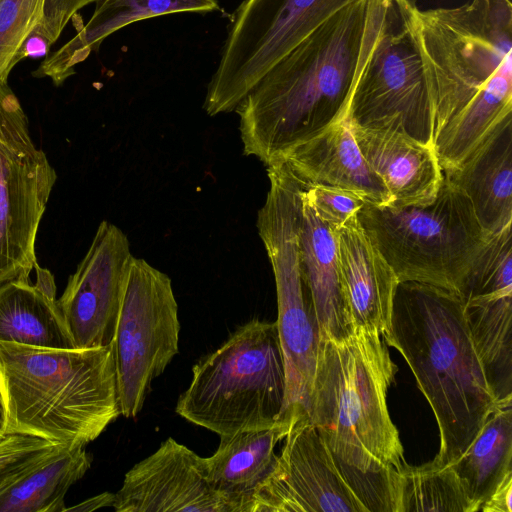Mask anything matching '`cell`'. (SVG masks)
Segmentation results:
<instances>
[{"mask_svg":"<svg viewBox=\"0 0 512 512\" xmlns=\"http://www.w3.org/2000/svg\"><path fill=\"white\" fill-rule=\"evenodd\" d=\"M397 366L375 331L319 338L307 417L379 512H394L393 484L406 464L387 406Z\"/></svg>","mask_w":512,"mask_h":512,"instance_id":"cell-1","label":"cell"},{"mask_svg":"<svg viewBox=\"0 0 512 512\" xmlns=\"http://www.w3.org/2000/svg\"><path fill=\"white\" fill-rule=\"evenodd\" d=\"M371 0L351 3L280 59L235 108L246 156L264 165L348 114Z\"/></svg>","mask_w":512,"mask_h":512,"instance_id":"cell-2","label":"cell"},{"mask_svg":"<svg viewBox=\"0 0 512 512\" xmlns=\"http://www.w3.org/2000/svg\"><path fill=\"white\" fill-rule=\"evenodd\" d=\"M382 338L403 356L434 413L440 446L433 461L451 463L498 406L459 294L400 282L391 327Z\"/></svg>","mask_w":512,"mask_h":512,"instance_id":"cell-3","label":"cell"},{"mask_svg":"<svg viewBox=\"0 0 512 512\" xmlns=\"http://www.w3.org/2000/svg\"><path fill=\"white\" fill-rule=\"evenodd\" d=\"M121 415L112 346L42 348L0 341V428L70 446Z\"/></svg>","mask_w":512,"mask_h":512,"instance_id":"cell-4","label":"cell"},{"mask_svg":"<svg viewBox=\"0 0 512 512\" xmlns=\"http://www.w3.org/2000/svg\"><path fill=\"white\" fill-rule=\"evenodd\" d=\"M285 396L277 323L255 319L193 366L175 411L220 436L274 425L284 417Z\"/></svg>","mask_w":512,"mask_h":512,"instance_id":"cell-5","label":"cell"},{"mask_svg":"<svg viewBox=\"0 0 512 512\" xmlns=\"http://www.w3.org/2000/svg\"><path fill=\"white\" fill-rule=\"evenodd\" d=\"M418 10L414 0H371L348 117L354 125L392 128L434 147Z\"/></svg>","mask_w":512,"mask_h":512,"instance_id":"cell-6","label":"cell"},{"mask_svg":"<svg viewBox=\"0 0 512 512\" xmlns=\"http://www.w3.org/2000/svg\"><path fill=\"white\" fill-rule=\"evenodd\" d=\"M358 218L400 282L429 284L459 294L486 241L467 196L443 173L429 204H365Z\"/></svg>","mask_w":512,"mask_h":512,"instance_id":"cell-7","label":"cell"},{"mask_svg":"<svg viewBox=\"0 0 512 512\" xmlns=\"http://www.w3.org/2000/svg\"><path fill=\"white\" fill-rule=\"evenodd\" d=\"M270 187L257 214V229L276 286V320L286 372L284 415H307L319 328L300 262L301 184L289 173L269 176Z\"/></svg>","mask_w":512,"mask_h":512,"instance_id":"cell-8","label":"cell"},{"mask_svg":"<svg viewBox=\"0 0 512 512\" xmlns=\"http://www.w3.org/2000/svg\"><path fill=\"white\" fill-rule=\"evenodd\" d=\"M359 0H244L231 17L203 108L232 112L287 53L343 7Z\"/></svg>","mask_w":512,"mask_h":512,"instance_id":"cell-9","label":"cell"},{"mask_svg":"<svg viewBox=\"0 0 512 512\" xmlns=\"http://www.w3.org/2000/svg\"><path fill=\"white\" fill-rule=\"evenodd\" d=\"M180 329L170 277L134 257L111 343L124 417L138 415L152 381L178 354Z\"/></svg>","mask_w":512,"mask_h":512,"instance_id":"cell-10","label":"cell"},{"mask_svg":"<svg viewBox=\"0 0 512 512\" xmlns=\"http://www.w3.org/2000/svg\"><path fill=\"white\" fill-rule=\"evenodd\" d=\"M28 124L8 78H0V285L29 280L38 228L57 179Z\"/></svg>","mask_w":512,"mask_h":512,"instance_id":"cell-11","label":"cell"},{"mask_svg":"<svg viewBox=\"0 0 512 512\" xmlns=\"http://www.w3.org/2000/svg\"><path fill=\"white\" fill-rule=\"evenodd\" d=\"M258 487L250 512H373L356 481L309 421L300 417Z\"/></svg>","mask_w":512,"mask_h":512,"instance_id":"cell-12","label":"cell"},{"mask_svg":"<svg viewBox=\"0 0 512 512\" xmlns=\"http://www.w3.org/2000/svg\"><path fill=\"white\" fill-rule=\"evenodd\" d=\"M133 258L126 234L103 220L57 300L75 349L111 345Z\"/></svg>","mask_w":512,"mask_h":512,"instance_id":"cell-13","label":"cell"},{"mask_svg":"<svg viewBox=\"0 0 512 512\" xmlns=\"http://www.w3.org/2000/svg\"><path fill=\"white\" fill-rule=\"evenodd\" d=\"M112 507L116 512H229L207 481L204 457L173 438L125 474Z\"/></svg>","mask_w":512,"mask_h":512,"instance_id":"cell-14","label":"cell"},{"mask_svg":"<svg viewBox=\"0 0 512 512\" xmlns=\"http://www.w3.org/2000/svg\"><path fill=\"white\" fill-rule=\"evenodd\" d=\"M341 288L351 328L363 327L383 337L391 327L400 283L358 215L338 229Z\"/></svg>","mask_w":512,"mask_h":512,"instance_id":"cell-15","label":"cell"},{"mask_svg":"<svg viewBox=\"0 0 512 512\" xmlns=\"http://www.w3.org/2000/svg\"><path fill=\"white\" fill-rule=\"evenodd\" d=\"M284 162L303 185L322 184L351 190L366 204L389 206L390 194L366 163L354 138L348 114L290 148Z\"/></svg>","mask_w":512,"mask_h":512,"instance_id":"cell-16","label":"cell"},{"mask_svg":"<svg viewBox=\"0 0 512 512\" xmlns=\"http://www.w3.org/2000/svg\"><path fill=\"white\" fill-rule=\"evenodd\" d=\"M351 128L366 163L390 194L389 206L426 205L436 198L443 170L433 146L392 128L352 123Z\"/></svg>","mask_w":512,"mask_h":512,"instance_id":"cell-17","label":"cell"},{"mask_svg":"<svg viewBox=\"0 0 512 512\" xmlns=\"http://www.w3.org/2000/svg\"><path fill=\"white\" fill-rule=\"evenodd\" d=\"M304 415H288L272 426L220 435L217 450L204 458L206 478L229 512H250L253 497L272 471L277 444Z\"/></svg>","mask_w":512,"mask_h":512,"instance_id":"cell-18","label":"cell"},{"mask_svg":"<svg viewBox=\"0 0 512 512\" xmlns=\"http://www.w3.org/2000/svg\"><path fill=\"white\" fill-rule=\"evenodd\" d=\"M444 175L469 199L486 236L512 226V118Z\"/></svg>","mask_w":512,"mask_h":512,"instance_id":"cell-19","label":"cell"},{"mask_svg":"<svg viewBox=\"0 0 512 512\" xmlns=\"http://www.w3.org/2000/svg\"><path fill=\"white\" fill-rule=\"evenodd\" d=\"M299 249L302 275L312 300L319 337L339 340L348 336L353 329L341 288L338 229L317 216L303 192Z\"/></svg>","mask_w":512,"mask_h":512,"instance_id":"cell-20","label":"cell"},{"mask_svg":"<svg viewBox=\"0 0 512 512\" xmlns=\"http://www.w3.org/2000/svg\"><path fill=\"white\" fill-rule=\"evenodd\" d=\"M217 0H96L90 20L65 45L47 55L32 73L59 86L111 34L141 20L182 12L219 11Z\"/></svg>","mask_w":512,"mask_h":512,"instance_id":"cell-21","label":"cell"},{"mask_svg":"<svg viewBox=\"0 0 512 512\" xmlns=\"http://www.w3.org/2000/svg\"><path fill=\"white\" fill-rule=\"evenodd\" d=\"M36 282L0 285V341L27 346L75 349L56 299L53 275L35 263Z\"/></svg>","mask_w":512,"mask_h":512,"instance_id":"cell-22","label":"cell"},{"mask_svg":"<svg viewBox=\"0 0 512 512\" xmlns=\"http://www.w3.org/2000/svg\"><path fill=\"white\" fill-rule=\"evenodd\" d=\"M91 462L84 446L55 445L0 488V512H64L68 489Z\"/></svg>","mask_w":512,"mask_h":512,"instance_id":"cell-23","label":"cell"},{"mask_svg":"<svg viewBox=\"0 0 512 512\" xmlns=\"http://www.w3.org/2000/svg\"><path fill=\"white\" fill-rule=\"evenodd\" d=\"M461 300L474 346L498 405H511L512 290L477 294Z\"/></svg>","mask_w":512,"mask_h":512,"instance_id":"cell-24","label":"cell"},{"mask_svg":"<svg viewBox=\"0 0 512 512\" xmlns=\"http://www.w3.org/2000/svg\"><path fill=\"white\" fill-rule=\"evenodd\" d=\"M512 404L498 405L467 449L449 465L478 511L495 487L512 472Z\"/></svg>","mask_w":512,"mask_h":512,"instance_id":"cell-25","label":"cell"},{"mask_svg":"<svg viewBox=\"0 0 512 512\" xmlns=\"http://www.w3.org/2000/svg\"><path fill=\"white\" fill-rule=\"evenodd\" d=\"M478 512L464 484L449 465L433 460L405 464L394 480V512Z\"/></svg>","mask_w":512,"mask_h":512,"instance_id":"cell-26","label":"cell"},{"mask_svg":"<svg viewBox=\"0 0 512 512\" xmlns=\"http://www.w3.org/2000/svg\"><path fill=\"white\" fill-rule=\"evenodd\" d=\"M96 0H44L39 21L18 50L12 62L14 68L26 59H40L49 55L68 22L83 7Z\"/></svg>","mask_w":512,"mask_h":512,"instance_id":"cell-27","label":"cell"},{"mask_svg":"<svg viewBox=\"0 0 512 512\" xmlns=\"http://www.w3.org/2000/svg\"><path fill=\"white\" fill-rule=\"evenodd\" d=\"M44 0H0V78H8L18 50L40 19Z\"/></svg>","mask_w":512,"mask_h":512,"instance_id":"cell-28","label":"cell"},{"mask_svg":"<svg viewBox=\"0 0 512 512\" xmlns=\"http://www.w3.org/2000/svg\"><path fill=\"white\" fill-rule=\"evenodd\" d=\"M303 195L312 205L317 216L336 229H340L357 216L366 204L357 193L329 185H310L305 187Z\"/></svg>","mask_w":512,"mask_h":512,"instance_id":"cell-29","label":"cell"},{"mask_svg":"<svg viewBox=\"0 0 512 512\" xmlns=\"http://www.w3.org/2000/svg\"><path fill=\"white\" fill-rule=\"evenodd\" d=\"M57 443L37 437L9 434L0 441V488Z\"/></svg>","mask_w":512,"mask_h":512,"instance_id":"cell-30","label":"cell"},{"mask_svg":"<svg viewBox=\"0 0 512 512\" xmlns=\"http://www.w3.org/2000/svg\"><path fill=\"white\" fill-rule=\"evenodd\" d=\"M512 472L507 473L481 504L482 512H512Z\"/></svg>","mask_w":512,"mask_h":512,"instance_id":"cell-31","label":"cell"},{"mask_svg":"<svg viewBox=\"0 0 512 512\" xmlns=\"http://www.w3.org/2000/svg\"><path fill=\"white\" fill-rule=\"evenodd\" d=\"M115 494L104 492L85 500L76 506L66 508L65 511H93L103 507L113 506Z\"/></svg>","mask_w":512,"mask_h":512,"instance_id":"cell-32","label":"cell"},{"mask_svg":"<svg viewBox=\"0 0 512 512\" xmlns=\"http://www.w3.org/2000/svg\"><path fill=\"white\" fill-rule=\"evenodd\" d=\"M6 436V434L0 428V441Z\"/></svg>","mask_w":512,"mask_h":512,"instance_id":"cell-33","label":"cell"}]
</instances>
